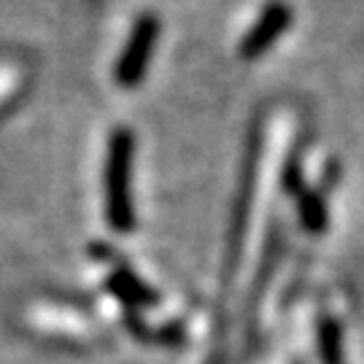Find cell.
<instances>
[{
	"label": "cell",
	"instance_id": "cell-1",
	"mask_svg": "<svg viewBox=\"0 0 364 364\" xmlns=\"http://www.w3.org/2000/svg\"><path fill=\"white\" fill-rule=\"evenodd\" d=\"M132 156L135 138L130 130H117L108 141L105 156V219L111 230L127 235L135 230V205H132Z\"/></svg>",
	"mask_w": 364,
	"mask_h": 364
},
{
	"label": "cell",
	"instance_id": "cell-2",
	"mask_svg": "<svg viewBox=\"0 0 364 364\" xmlns=\"http://www.w3.org/2000/svg\"><path fill=\"white\" fill-rule=\"evenodd\" d=\"M156 38H159V22L156 16L146 14L132 27L130 38L124 43V52L117 63V81L122 87H135L146 76V68L151 63Z\"/></svg>",
	"mask_w": 364,
	"mask_h": 364
},
{
	"label": "cell",
	"instance_id": "cell-3",
	"mask_svg": "<svg viewBox=\"0 0 364 364\" xmlns=\"http://www.w3.org/2000/svg\"><path fill=\"white\" fill-rule=\"evenodd\" d=\"M291 25V9L284 0H270L259 14V19L246 33V38L240 41V57L243 60H257L281 38Z\"/></svg>",
	"mask_w": 364,
	"mask_h": 364
},
{
	"label": "cell",
	"instance_id": "cell-4",
	"mask_svg": "<svg viewBox=\"0 0 364 364\" xmlns=\"http://www.w3.org/2000/svg\"><path fill=\"white\" fill-rule=\"evenodd\" d=\"M297 213H299V221H302V227L308 230V232L318 235L326 230V221H329V213H326V205L321 195L318 192H308V189H302L297 195Z\"/></svg>",
	"mask_w": 364,
	"mask_h": 364
},
{
	"label": "cell",
	"instance_id": "cell-5",
	"mask_svg": "<svg viewBox=\"0 0 364 364\" xmlns=\"http://www.w3.org/2000/svg\"><path fill=\"white\" fill-rule=\"evenodd\" d=\"M108 289H111L122 302H127V305H149V302H154V294H151L135 275L127 273V270H119V273L111 275V278H108Z\"/></svg>",
	"mask_w": 364,
	"mask_h": 364
},
{
	"label": "cell",
	"instance_id": "cell-6",
	"mask_svg": "<svg viewBox=\"0 0 364 364\" xmlns=\"http://www.w3.org/2000/svg\"><path fill=\"white\" fill-rule=\"evenodd\" d=\"M318 351H321V364H346L340 324L329 321V318L321 321V326H318Z\"/></svg>",
	"mask_w": 364,
	"mask_h": 364
}]
</instances>
